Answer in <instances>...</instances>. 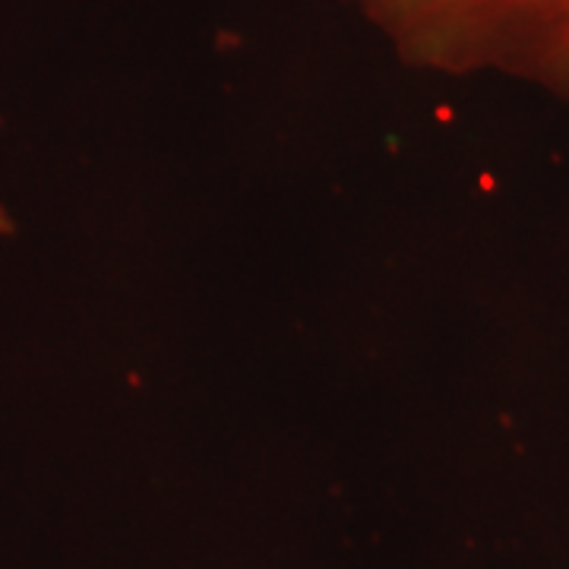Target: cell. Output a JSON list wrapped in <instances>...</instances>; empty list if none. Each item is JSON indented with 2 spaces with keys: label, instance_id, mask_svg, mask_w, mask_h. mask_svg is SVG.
I'll return each instance as SVG.
<instances>
[{
  "label": "cell",
  "instance_id": "6da1fadb",
  "mask_svg": "<svg viewBox=\"0 0 569 569\" xmlns=\"http://www.w3.org/2000/svg\"><path fill=\"white\" fill-rule=\"evenodd\" d=\"M399 61L443 77L497 73L569 102V0H346Z\"/></svg>",
  "mask_w": 569,
  "mask_h": 569
},
{
  "label": "cell",
  "instance_id": "7a4b0ae2",
  "mask_svg": "<svg viewBox=\"0 0 569 569\" xmlns=\"http://www.w3.org/2000/svg\"><path fill=\"white\" fill-rule=\"evenodd\" d=\"M13 231V224H10V219H7V212L0 209V234H10Z\"/></svg>",
  "mask_w": 569,
  "mask_h": 569
}]
</instances>
